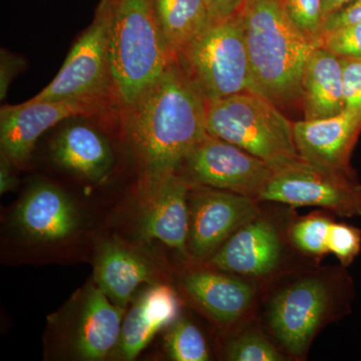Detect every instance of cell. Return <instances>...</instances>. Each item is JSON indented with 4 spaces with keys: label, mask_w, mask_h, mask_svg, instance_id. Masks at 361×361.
<instances>
[{
    "label": "cell",
    "mask_w": 361,
    "mask_h": 361,
    "mask_svg": "<svg viewBox=\"0 0 361 361\" xmlns=\"http://www.w3.org/2000/svg\"><path fill=\"white\" fill-rule=\"evenodd\" d=\"M208 134L243 149L278 171L300 160L293 123L275 104L252 90L207 104Z\"/></svg>",
    "instance_id": "obj_4"
},
{
    "label": "cell",
    "mask_w": 361,
    "mask_h": 361,
    "mask_svg": "<svg viewBox=\"0 0 361 361\" xmlns=\"http://www.w3.org/2000/svg\"><path fill=\"white\" fill-rule=\"evenodd\" d=\"M304 120L329 118L345 110L341 59L315 47L304 71Z\"/></svg>",
    "instance_id": "obj_21"
},
{
    "label": "cell",
    "mask_w": 361,
    "mask_h": 361,
    "mask_svg": "<svg viewBox=\"0 0 361 361\" xmlns=\"http://www.w3.org/2000/svg\"><path fill=\"white\" fill-rule=\"evenodd\" d=\"M13 161L1 153V160H0V193L1 195L13 190L18 182L16 176L13 175Z\"/></svg>",
    "instance_id": "obj_33"
},
{
    "label": "cell",
    "mask_w": 361,
    "mask_h": 361,
    "mask_svg": "<svg viewBox=\"0 0 361 361\" xmlns=\"http://www.w3.org/2000/svg\"><path fill=\"white\" fill-rule=\"evenodd\" d=\"M240 13L252 92L281 111L301 103L304 71L314 44L294 25L281 0H247Z\"/></svg>",
    "instance_id": "obj_2"
},
{
    "label": "cell",
    "mask_w": 361,
    "mask_h": 361,
    "mask_svg": "<svg viewBox=\"0 0 361 361\" xmlns=\"http://www.w3.org/2000/svg\"><path fill=\"white\" fill-rule=\"evenodd\" d=\"M108 23L114 90L132 103L177 56L161 32L157 0H101Z\"/></svg>",
    "instance_id": "obj_3"
},
{
    "label": "cell",
    "mask_w": 361,
    "mask_h": 361,
    "mask_svg": "<svg viewBox=\"0 0 361 361\" xmlns=\"http://www.w3.org/2000/svg\"><path fill=\"white\" fill-rule=\"evenodd\" d=\"M211 23H222L241 13L247 0H204Z\"/></svg>",
    "instance_id": "obj_32"
},
{
    "label": "cell",
    "mask_w": 361,
    "mask_h": 361,
    "mask_svg": "<svg viewBox=\"0 0 361 361\" xmlns=\"http://www.w3.org/2000/svg\"><path fill=\"white\" fill-rule=\"evenodd\" d=\"M259 202L319 207L341 217L361 216V184L353 172L294 161L275 171Z\"/></svg>",
    "instance_id": "obj_8"
},
{
    "label": "cell",
    "mask_w": 361,
    "mask_h": 361,
    "mask_svg": "<svg viewBox=\"0 0 361 361\" xmlns=\"http://www.w3.org/2000/svg\"><path fill=\"white\" fill-rule=\"evenodd\" d=\"M345 109L361 111V59H341Z\"/></svg>",
    "instance_id": "obj_29"
},
{
    "label": "cell",
    "mask_w": 361,
    "mask_h": 361,
    "mask_svg": "<svg viewBox=\"0 0 361 361\" xmlns=\"http://www.w3.org/2000/svg\"><path fill=\"white\" fill-rule=\"evenodd\" d=\"M360 21H361V0H356L348 6L326 16L323 20L319 37L322 33L336 30V28L342 27L344 25L360 23Z\"/></svg>",
    "instance_id": "obj_31"
},
{
    "label": "cell",
    "mask_w": 361,
    "mask_h": 361,
    "mask_svg": "<svg viewBox=\"0 0 361 361\" xmlns=\"http://www.w3.org/2000/svg\"><path fill=\"white\" fill-rule=\"evenodd\" d=\"M177 173L191 186L224 190L259 202L274 171L257 157L207 133Z\"/></svg>",
    "instance_id": "obj_9"
},
{
    "label": "cell",
    "mask_w": 361,
    "mask_h": 361,
    "mask_svg": "<svg viewBox=\"0 0 361 361\" xmlns=\"http://www.w3.org/2000/svg\"><path fill=\"white\" fill-rule=\"evenodd\" d=\"M315 47L327 49L339 59H361V21L322 33Z\"/></svg>",
    "instance_id": "obj_26"
},
{
    "label": "cell",
    "mask_w": 361,
    "mask_h": 361,
    "mask_svg": "<svg viewBox=\"0 0 361 361\" xmlns=\"http://www.w3.org/2000/svg\"><path fill=\"white\" fill-rule=\"evenodd\" d=\"M331 303L329 286L317 277L303 278L285 287L270 304L273 334L292 355H302Z\"/></svg>",
    "instance_id": "obj_12"
},
{
    "label": "cell",
    "mask_w": 361,
    "mask_h": 361,
    "mask_svg": "<svg viewBox=\"0 0 361 361\" xmlns=\"http://www.w3.org/2000/svg\"><path fill=\"white\" fill-rule=\"evenodd\" d=\"M125 311L94 281L75 292L49 322L56 343L66 357L103 360L115 353Z\"/></svg>",
    "instance_id": "obj_6"
},
{
    "label": "cell",
    "mask_w": 361,
    "mask_h": 361,
    "mask_svg": "<svg viewBox=\"0 0 361 361\" xmlns=\"http://www.w3.org/2000/svg\"><path fill=\"white\" fill-rule=\"evenodd\" d=\"M258 202L244 195L191 186L188 254L210 258L233 233L259 216Z\"/></svg>",
    "instance_id": "obj_11"
},
{
    "label": "cell",
    "mask_w": 361,
    "mask_h": 361,
    "mask_svg": "<svg viewBox=\"0 0 361 361\" xmlns=\"http://www.w3.org/2000/svg\"><path fill=\"white\" fill-rule=\"evenodd\" d=\"M327 248L344 267L353 264L361 251V230L346 223L332 222L330 225Z\"/></svg>",
    "instance_id": "obj_27"
},
{
    "label": "cell",
    "mask_w": 361,
    "mask_h": 361,
    "mask_svg": "<svg viewBox=\"0 0 361 361\" xmlns=\"http://www.w3.org/2000/svg\"><path fill=\"white\" fill-rule=\"evenodd\" d=\"M334 220L326 214L315 212L296 220L289 230L292 244L298 250L310 255L329 253L327 237Z\"/></svg>",
    "instance_id": "obj_24"
},
{
    "label": "cell",
    "mask_w": 361,
    "mask_h": 361,
    "mask_svg": "<svg viewBox=\"0 0 361 361\" xmlns=\"http://www.w3.org/2000/svg\"><path fill=\"white\" fill-rule=\"evenodd\" d=\"M51 154L59 167L90 182L104 179L115 161L106 135L84 123L63 128L51 142Z\"/></svg>",
    "instance_id": "obj_18"
},
{
    "label": "cell",
    "mask_w": 361,
    "mask_h": 361,
    "mask_svg": "<svg viewBox=\"0 0 361 361\" xmlns=\"http://www.w3.org/2000/svg\"><path fill=\"white\" fill-rule=\"evenodd\" d=\"M294 140L302 160L318 167L353 172L350 157L361 132V111L293 123Z\"/></svg>",
    "instance_id": "obj_15"
},
{
    "label": "cell",
    "mask_w": 361,
    "mask_h": 361,
    "mask_svg": "<svg viewBox=\"0 0 361 361\" xmlns=\"http://www.w3.org/2000/svg\"><path fill=\"white\" fill-rule=\"evenodd\" d=\"M187 295L216 322L229 324L253 304L255 290L248 282L219 270H197L182 277Z\"/></svg>",
    "instance_id": "obj_19"
},
{
    "label": "cell",
    "mask_w": 361,
    "mask_h": 361,
    "mask_svg": "<svg viewBox=\"0 0 361 361\" xmlns=\"http://www.w3.org/2000/svg\"><path fill=\"white\" fill-rule=\"evenodd\" d=\"M227 360L232 361H281L284 356L263 334L244 332L228 344Z\"/></svg>",
    "instance_id": "obj_25"
},
{
    "label": "cell",
    "mask_w": 361,
    "mask_h": 361,
    "mask_svg": "<svg viewBox=\"0 0 361 361\" xmlns=\"http://www.w3.org/2000/svg\"><path fill=\"white\" fill-rule=\"evenodd\" d=\"M13 224L28 241L58 245L77 236L82 217L63 190L47 180H37L16 206Z\"/></svg>",
    "instance_id": "obj_13"
},
{
    "label": "cell",
    "mask_w": 361,
    "mask_h": 361,
    "mask_svg": "<svg viewBox=\"0 0 361 361\" xmlns=\"http://www.w3.org/2000/svg\"><path fill=\"white\" fill-rule=\"evenodd\" d=\"M290 20L315 45L322 32V0H281Z\"/></svg>",
    "instance_id": "obj_28"
},
{
    "label": "cell",
    "mask_w": 361,
    "mask_h": 361,
    "mask_svg": "<svg viewBox=\"0 0 361 361\" xmlns=\"http://www.w3.org/2000/svg\"><path fill=\"white\" fill-rule=\"evenodd\" d=\"M208 101L178 58L132 103L118 108L114 128L140 176V189L174 174L207 134Z\"/></svg>",
    "instance_id": "obj_1"
},
{
    "label": "cell",
    "mask_w": 361,
    "mask_h": 361,
    "mask_svg": "<svg viewBox=\"0 0 361 361\" xmlns=\"http://www.w3.org/2000/svg\"><path fill=\"white\" fill-rule=\"evenodd\" d=\"M177 58L208 102L252 90L241 13L212 23Z\"/></svg>",
    "instance_id": "obj_5"
},
{
    "label": "cell",
    "mask_w": 361,
    "mask_h": 361,
    "mask_svg": "<svg viewBox=\"0 0 361 361\" xmlns=\"http://www.w3.org/2000/svg\"><path fill=\"white\" fill-rule=\"evenodd\" d=\"M157 14L164 39L176 56L212 25L204 0H157Z\"/></svg>",
    "instance_id": "obj_22"
},
{
    "label": "cell",
    "mask_w": 361,
    "mask_h": 361,
    "mask_svg": "<svg viewBox=\"0 0 361 361\" xmlns=\"http://www.w3.org/2000/svg\"><path fill=\"white\" fill-rule=\"evenodd\" d=\"M25 66V61L7 49H1L0 54V97L6 99L9 87L14 78Z\"/></svg>",
    "instance_id": "obj_30"
},
{
    "label": "cell",
    "mask_w": 361,
    "mask_h": 361,
    "mask_svg": "<svg viewBox=\"0 0 361 361\" xmlns=\"http://www.w3.org/2000/svg\"><path fill=\"white\" fill-rule=\"evenodd\" d=\"M191 185L179 173L140 189L142 203L139 231L144 239H155L188 254L189 193Z\"/></svg>",
    "instance_id": "obj_14"
},
{
    "label": "cell",
    "mask_w": 361,
    "mask_h": 361,
    "mask_svg": "<svg viewBox=\"0 0 361 361\" xmlns=\"http://www.w3.org/2000/svg\"><path fill=\"white\" fill-rule=\"evenodd\" d=\"M179 301L168 285L154 284L142 292L123 318L114 355L123 360H135L158 332L179 319Z\"/></svg>",
    "instance_id": "obj_17"
},
{
    "label": "cell",
    "mask_w": 361,
    "mask_h": 361,
    "mask_svg": "<svg viewBox=\"0 0 361 361\" xmlns=\"http://www.w3.org/2000/svg\"><path fill=\"white\" fill-rule=\"evenodd\" d=\"M165 349L175 361H207L210 360L207 341L201 330L187 319L176 320L165 337Z\"/></svg>",
    "instance_id": "obj_23"
},
{
    "label": "cell",
    "mask_w": 361,
    "mask_h": 361,
    "mask_svg": "<svg viewBox=\"0 0 361 361\" xmlns=\"http://www.w3.org/2000/svg\"><path fill=\"white\" fill-rule=\"evenodd\" d=\"M99 94L116 96L108 23L101 1L94 11V20L78 37L56 77L28 102L58 101Z\"/></svg>",
    "instance_id": "obj_10"
},
{
    "label": "cell",
    "mask_w": 361,
    "mask_h": 361,
    "mask_svg": "<svg viewBox=\"0 0 361 361\" xmlns=\"http://www.w3.org/2000/svg\"><path fill=\"white\" fill-rule=\"evenodd\" d=\"M281 257V241L268 221L257 217L233 233L208 258L212 269L248 276H263L276 268Z\"/></svg>",
    "instance_id": "obj_16"
},
{
    "label": "cell",
    "mask_w": 361,
    "mask_h": 361,
    "mask_svg": "<svg viewBox=\"0 0 361 361\" xmlns=\"http://www.w3.org/2000/svg\"><path fill=\"white\" fill-rule=\"evenodd\" d=\"M94 282L116 305L127 308L137 287L155 282L154 269L139 252L118 240L99 246L94 263Z\"/></svg>",
    "instance_id": "obj_20"
},
{
    "label": "cell",
    "mask_w": 361,
    "mask_h": 361,
    "mask_svg": "<svg viewBox=\"0 0 361 361\" xmlns=\"http://www.w3.org/2000/svg\"><path fill=\"white\" fill-rule=\"evenodd\" d=\"M120 108L114 94H90L58 101L32 102L4 106L0 111V144L14 165L32 156L40 135L58 123L75 118H99L113 125Z\"/></svg>",
    "instance_id": "obj_7"
},
{
    "label": "cell",
    "mask_w": 361,
    "mask_h": 361,
    "mask_svg": "<svg viewBox=\"0 0 361 361\" xmlns=\"http://www.w3.org/2000/svg\"><path fill=\"white\" fill-rule=\"evenodd\" d=\"M356 0H322V16L324 20L329 14L348 6ZM323 23V21H322Z\"/></svg>",
    "instance_id": "obj_34"
}]
</instances>
